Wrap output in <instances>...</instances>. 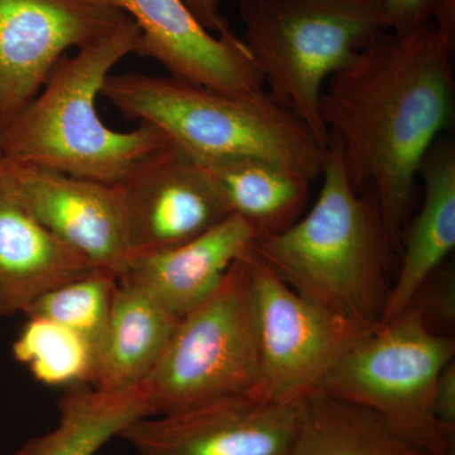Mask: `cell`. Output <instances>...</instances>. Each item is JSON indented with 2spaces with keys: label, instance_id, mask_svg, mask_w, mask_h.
Here are the masks:
<instances>
[{
  "label": "cell",
  "instance_id": "obj_8",
  "mask_svg": "<svg viewBox=\"0 0 455 455\" xmlns=\"http://www.w3.org/2000/svg\"><path fill=\"white\" fill-rule=\"evenodd\" d=\"M247 260L259 315V395L274 403H299L319 387L340 355L370 329L293 291L252 247Z\"/></svg>",
  "mask_w": 455,
  "mask_h": 455
},
{
  "label": "cell",
  "instance_id": "obj_20",
  "mask_svg": "<svg viewBox=\"0 0 455 455\" xmlns=\"http://www.w3.org/2000/svg\"><path fill=\"white\" fill-rule=\"evenodd\" d=\"M59 410L55 429L29 440V455H97L131 424L154 414L145 385L113 391L68 388Z\"/></svg>",
  "mask_w": 455,
  "mask_h": 455
},
{
  "label": "cell",
  "instance_id": "obj_2",
  "mask_svg": "<svg viewBox=\"0 0 455 455\" xmlns=\"http://www.w3.org/2000/svg\"><path fill=\"white\" fill-rule=\"evenodd\" d=\"M315 204L252 250L281 280L333 315L363 328L381 322L391 283L392 243L372 190L350 184L340 146L329 140Z\"/></svg>",
  "mask_w": 455,
  "mask_h": 455
},
{
  "label": "cell",
  "instance_id": "obj_15",
  "mask_svg": "<svg viewBox=\"0 0 455 455\" xmlns=\"http://www.w3.org/2000/svg\"><path fill=\"white\" fill-rule=\"evenodd\" d=\"M92 269L27 211L0 164V319L25 314L50 290Z\"/></svg>",
  "mask_w": 455,
  "mask_h": 455
},
{
  "label": "cell",
  "instance_id": "obj_26",
  "mask_svg": "<svg viewBox=\"0 0 455 455\" xmlns=\"http://www.w3.org/2000/svg\"><path fill=\"white\" fill-rule=\"evenodd\" d=\"M199 22L212 33L229 31L226 18L220 13V0H184Z\"/></svg>",
  "mask_w": 455,
  "mask_h": 455
},
{
  "label": "cell",
  "instance_id": "obj_10",
  "mask_svg": "<svg viewBox=\"0 0 455 455\" xmlns=\"http://www.w3.org/2000/svg\"><path fill=\"white\" fill-rule=\"evenodd\" d=\"M116 188L132 259L187 243L229 217L202 164L171 142Z\"/></svg>",
  "mask_w": 455,
  "mask_h": 455
},
{
  "label": "cell",
  "instance_id": "obj_5",
  "mask_svg": "<svg viewBox=\"0 0 455 455\" xmlns=\"http://www.w3.org/2000/svg\"><path fill=\"white\" fill-rule=\"evenodd\" d=\"M242 41L269 94L329 145L320 118L326 82L390 29L382 0H238Z\"/></svg>",
  "mask_w": 455,
  "mask_h": 455
},
{
  "label": "cell",
  "instance_id": "obj_18",
  "mask_svg": "<svg viewBox=\"0 0 455 455\" xmlns=\"http://www.w3.org/2000/svg\"><path fill=\"white\" fill-rule=\"evenodd\" d=\"M228 214L247 221L259 236L280 235L307 209L313 180L283 164L252 157L202 164Z\"/></svg>",
  "mask_w": 455,
  "mask_h": 455
},
{
  "label": "cell",
  "instance_id": "obj_1",
  "mask_svg": "<svg viewBox=\"0 0 455 455\" xmlns=\"http://www.w3.org/2000/svg\"><path fill=\"white\" fill-rule=\"evenodd\" d=\"M455 44L433 22L377 35L326 82L320 118L340 146L350 184L372 190L400 250L416 180L453 122Z\"/></svg>",
  "mask_w": 455,
  "mask_h": 455
},
{
  "label": "cell",
  "instance_id": "obj_16",
  "mask_svg": "<svg viewBox=\"0 0 455 455\" xmlns=\"http://www.w3.org/2000/svg\"><path fill=\"white\" fill-rule=\"evenodd\" d=\"M424 182L420 212L403 235V259L391 284L381 323L403 313L433 272L455 247V145L440 137L425 156L419 178Z\"/></svg>",
  "mask_w": 455,
  "mask_h": 455
},
{
  "label": "cell",
  "instance_id": "obj_11",
  "mask_svg": "<svg viewBox=\"0 0 455 455\" xmlns=\"http://www.w3.org/2000/svg\"><path fill=\"white\" fill-rule=\"evenodd\" d=\"M298 403L235 395L170 412L146 416L119 438L136 455H286Z\"/></svg>",
  "mask_w": 455,
  "mask_h": 455
},
{
  "label": "cell",
  "instance_id": "obj_9",
  "mask_svg": "<svg viewBox=\"0 0 455 455\" xmlns=\"http://www.w3.org/2000/svg\"><path fill=\"white\" fill-rule=\"evenodd\" d=\"M128 18L110 0H0V133L68 50L94 44Z\"/></svg>",
  "mask_w": 455,
  "mask_h": 455
},
{
  "label": "cell",
  "instance_id": "obj_23",
  "mask_svg": "<svg viewBox=\"0 0 455 455\" xmlns=\"http://www.w3.org/2000/svg\"><path fill=\"white\" fill-rule=\"evenodd\" d=\"M434 333L454 335L455 275L443 263L415 293L411 304Z\"/></svg>",
  "mask_w": 455,
  "mask_h": 455
},
{
  "label": "cell",
  "instance_id": "obj_27",
  "mask_svg": "<svg viewBox=\"0 0 455 455\" xmlns=\"http://www.w3.org/2000/svg\"><path fill=\"white\" fill-rule=\"evenodd\" d=\"M431 22L440 35L455 44V0H431Z\"/></svg>",
  "mask_w": 455,
  "mask_h": 455
},
{
  "label": "cell",
  "instance_id": "obj_3",
  "mask_svg": "<svg viewBox=\"0 0 455 455\" xmlns=\"http://www.w3.org/2000/svg\"><path fill=\"white\" fill-rule=\"evenodd\" d=\"M140 40L139 26L128 18L106 37L65 56L37 97L0 133V160L116 185L166 146L170 140L149 123L118 132L99 116L107 77L137 53Z\"/></svg>",
  "mask_w": 455,
  "mask_h": 455
},
{
  "label": "cell",
  "instance_id": "obj_25",
  "mask_svg": "<svg viewBox=\"0 0 455 455\" xmlns=\"http://www.w3.org/2000/svg\"><path fill=\"white\" fill-rule=\"evenodd\" d=\"M390 29L405 32L431 22V0H382Z\"/></svg>",
  "mask_w": 455,
  "mask_h": 455
},
{
  "label": "cell",
  "instance_id": "obj_17",
  "mask_svg": "<svg viewBox=\"0 0 455 455\" xmlns=\"http://www.w3.org/2000/svg\"><path fill=\"white\" fill-rule=\"evenodd\" d=\"M180 319L137 284L119 280L92 387L113 391L143 385Z\"/></svg>",
  "mask_w": 455,
  "mask_h": 455
},
{
  "label": "cell",
  "instance_id": "obj_4",
  "mask_svg": "<svg viewBox=\"0 0 455 455\" xmlns=\"http://www.w3.org/2000/svg\"><path fill=\"white\" fill-rule=\"evenodd\" d=\"M125 116L149 123L197 163L252 157L310 180L322 176L328 147L268 92L230 95L172 76L110 74L101 94Z\"/></svg>",
  "mask_w": 455,
  "mask_h": 455
},
{
  "label": "cell",
  "instance_id": "obj_7",
  "mask_svg": "<svg viewBox=\"0 0 455 455\" xmlns=\"http://www.w3.org/2000/svg\"><path fill=\"white\" fill-rule=\"evenodd\" d=\"M454 353V335L434 333L409 307L361 335L316 390L371 410L430 453L455 455L433 414L436 382Z\"/></svg>",
  "mask_w": 455,
  "mask_h": 455
},
{
  "label": "cell",
  "instance_id": "obj_6",
  "mask_svg": "<svg viewBox=\"0 0 455 455\" xmlns=\"http://www.w3.org/2000/svg\"><path fill=\"white\" fill-rule=\"evenodd\" d=\"M247 252L212 295L180 319L143 383L154 415L235 395H259V315Z\"/></svg>",
  "mask_w": 455,
  "mask_h": 455
},
{
  "label": "cell",
  "instance_id": "obj_28",
  "mask_svg": "<svg viewBox=\"0 0 455 455\" xmlns=\"http://www.w3.org/2000/svg\"><path fill=\"white\" fill-rule=\"evenodd\" d=\"M29 451H31V444L28 442L12 455H29Z\"/></svg>",
  "mask_w": 455,
  "mask_h": 455
},
{
  "label": "cell",
  "instance_id": "obj_12",
  "mask_svg": "<svg viewBox=\"0 0 455 455\" xmlns=\"http://www.w3.org/2000/svg\"><path fill=\"white\" fill-rule=\"evenodd\" d=\"M0 164L18 200L59 241L95 269L118 278L127 272L132 256L116 185Z\"/></svg>",
  "mask_w": 455,
  "mask_h": 455
},
{
  "label": "cell",
  "instance_id": "obj_14",
  "mask_svg": "<svg viewBox=\"0 0 455 455\" xmlns=\"http://www.w3.org/2000/svg\"><path fill=\"white\" fill-rule=\"evenodd\" d=\"M256 239L257 233L247 221L229 215L187 243L136 257L119 280L137 284L182 317L215 291Z\"/></svg>",
  "mask_w": 455,
  "mask_h": 455
},
{
  "label": "cell",
  "instance_id": "obj_19",
  "mask_svg": "<svg viewBox=\"0 0 455 455\" xmlns=\"http://www.w3.org/2000/svg\"><path fill=\"white\" fill-rule=\"evenodd\" d=\"M286 455H436L401 436L364 407L320 390L298 403Z\"/></svg>",
  "mask_w": 455,
  "mask_h": 455
},
{
  "label": "cell",
  "instance_id": "obj_22",
  "mask_svg": "<svg viewBox=\"0 0 455 455\" xmlns=\"http://www.w3.org/2000/svg\"><path fill=\"white\" fill-rule=\"evenodd\" d=\"M119 278L109 272L92 269L50 290L33 302L26 316H41L70 329L88 341L97 353L106 338Z\"/></svg>",
  "mask_w": 455,
  "mask_h": 455
},
{
  "label": "cell",
  "instance_id": "obj_21",
  "mask_svg": "<svg viewBox=\"0 0 455 455\" xmlns=\"http://www.w3.org/2000/svg\"><path fill=\"white\" fill-rule=\"evenodd\" d=\"M13 355L38 382L52 387L92 386L97 353L80 335L41 316H27Z\"/></svg>",
  "mask_w": 455,
  "mask_h": 455
},
{
  "label": "cell",
  "instance_id": "obj_13",
  "mask_svg": "<svg viewBox=\"0 0 455 455\" xmlns=\"http://www.w3.org/2000/svg\"><path fill=\"white\" fill-rule=\"evenodd\" d=\"M137 23V53L154 59L170 76L230 95L265 90L250 51L232 29L214 36L184 0H110Z\"/></svg>",
  "mask_w": 455,
  "mask_h": 455
},
{
  "label": "cell",
  "instance_id": "obj_24",
  "mask_svg": "<svg viewBox=\"0 0 455 455\" xmlns=\"http://www.w3.org/2000/svg\"><path fill=\"white\" fill-rule=\"evenodd\" d=\"M433 414L440 433L455 451V363L451 361L440 373L433 398Z\"/></svg>",
  "mask_w": 455,
  "mask_h": 455
}]
</instances>
